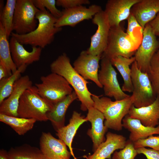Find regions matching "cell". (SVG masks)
Segmentation results:
<instances>
[{
	"label": "cell",
	"instance_id": "obj_17",
	"mask_svg": "<svg viewBox=\"0 0 159 159\" xmlns=\"http://www.w3.org/2000/svg\"><path fill=\"white\" fill-rule=\"evenodd\" d=\"M87 110L85 118L91 123V127L88 130L87 134L93 142L92 150L94 152L105 141V135L108 128L103 123L105 118L100 111L94 107H90Z\"/></svg>",
	"mask_w": 159,
	"mask_h": 159
},
{
	"label": "cell",
	"instance_id": "obj_25",
	"mask_svg": "<svg viewBox=\"0 0 159 159\" xmlns=\"http://www.w3.org/2000/svg\"><path fill=\"white\" fill-rule=\"evenodd\" d=\"M135 60L134 56L127 58L119 56L110 59L112 65L116 67L122 77L124 83L121 89L124 92H132L133 91V87L130 66Z\"/></svg>",
	"mask_w": 159,
	"mask_h": 159
},
{
	"label": "cell",
	"instance_id": "obj_15",
	"mask_svg": "<svg viewBox=\"0 0 159 159\" xmlns=\"http://www.w3.org/2000/svg\"><path fill=\"white\" fill-rule=\"evenodd\" d=\"M40 149L47 159H70L71 154L62 140L49 132H42L39 139Z\"/></svg>",
	"mask_w": 159,
	"mask_h": 159
},
{
	"label": "cell",
	"instance_id": "obj_7",
	"mask_svg": "<svg viewBox=\"0 0 159 159\" xmlns=\"http://www.w3.org/2000/svg\"><path fill=\"white\" fill-rule=\"evenodd\" d=\"M41 82L35 84L42 97L55 104L63 99L73 91V88L62 76L51 72L40 77Z\"/></svg>",
	"mask_w": 159,
	"mask_h": 159
},
{
	"label": "cell",
	"instance_id": "obj_39",
	"mask_svg": "<svg viewBox=\"0 0 159 159\" xmlns=\"http://www.w3.org/2000/svg\"><path fill=\"white\" fill-rule=\"evenodd\" d=\"M0 159H9L7 154V151L2 149L0 150Z\"/></svg>",
	"mask_w": 159,
	"mask_h": 159
},
{
	"label": "cell",
	"instance_id": "obj_23",
	"mask_svg": "<svg viewBox=\"0 0 159 159\" xmlns=\"http://www.w3.org/2000/svg\"><path fill=\"white\" fill-rule=\"evenodd\" d=\"M85 117L82 116L78 112L74 111L69 124L60 128L56 131V135L63 140L69 148L72 155L76 159L73 151L72 144L73 139L80 127L87 122Z\"/></svg>",
	"mask_w": 159,
	"mask_h": 159
},
{
	"label": "cell",
	"instance_id": "obj_16",
	"mask_svg": "<svg viewBox=\"0 0 159 159\" xmlns=\"http://www.w3.org/2000/svg\"><path fill=\"white\" fill-rule=\"evenodd\" d=\"M140 0H109L104 11L110 27L119 26L122 21L127 19L132 7Z\"/></svg>",
	"mask_w": 159,
	"mask_h": 159
},
{
	"label": "cell",
	"instance_id": "obj_2",
	"mask_svg": "<svg viewBox=\"0 0 159 159\" xmlns=\"http://www.w3.org/2000/svg\"><path fill=\"white\" fill-rule=\"evenodd\" d=\"M36 18L39 23L34 30L23 35L12 32L11 36L23 45H29L32 47H39L43 49L53 42L55 35L61 31L62 28L55 26L57 19L46 9L38 12Z\"/></svg>",
	"mask_w": 159,
	"mask_h": 159
},
{
	"label": "cell",
	"instance_id": "obj_31",
	"mask_svg": "<svg viewBox=\"0 0 159 159\" xmlns=\"http://www.w3.org/2000/svg\"><path fill=\"white\" fill-rule=\"evenodd\" d=\"M138 154L133 143L128 140L123 149L119 151L114 152L112 159H135Z\"/></svg>",
	"mask_w": 159,
	"mask_h": 159
},
{
	"label": "cell",
	"instance_id": "obj_26",
	"mask_svg": "<svg viewBox=\"0 0 159 159\" xmlns=\"http://www.w3.org/2000/svg\"><path fill=\"white\" fill-rule=\"evenodd\" d=\"M8 39L5 29L0 23V64L6 67L11 75L17 68L12 58Z\"/></svg>",
	"mask_w": 159,
	"mask_h": 159
},
{
	"label": "cell",
	"instance_id": "obj_30",
	"mask_svg": "<svg viewBox=\"0 0 159 159\" xmlns=\"http://www.w3.org/2000/svg\"><path fill=\"white\" fill-rule=\"evenodd\" d=\"M27 66L23 65L11 76L0 80V104L9 96L15 82L21 77V74L25 71Z\"/></svg>",
	"mask_w": 159,
	"mask_h": 159
},
{
	"label": "cell",
	"instance_id": "obj_36",
	"mask_svg": "<svg viewBox=\"0 0 159 159\" xmlns=\"http://www.w3.org/2000/svg\"><path fill=\"white\" fill-rule=\"evenodd\" d=\"M138 154L144 155L147 159H159V150L142 147L136 149Z\"/></svg>",
	"mask_w": 159,
	"mask_h": 159
},
{
	"label": "cell",
	"instance_id": "obj_11",
	"mask_svg": "<svg viewBox=\"0 0 159 159\" xmlns=\"http://www.w3.org/2000/svg\"><path fill=\"white\" fill-rule=\"evenodd\" d=\"M92 22L97 26V29L91 37L90 45L87 51L93 55L102 56L107 46L110 29L104 11L96 14L92 19Z\"/></svg>",
	"mask_w": 159,
	"mask_h": 159
},
{
	"label": "cell",
	"instance_id": "obj_9",
	"mask_svg": "<svg viewBox=\"0 0 159 159\" xmlns=\"http://www.w3.org/2000/svg\"><path fill=\"white\" fill-rule=\"evenodd\" d=\"M113 66L110 59L101 57L98 79L103 88L105 95L113 97L115 100L129 97L130 95L125 93L121 88L117 79V73Z\"/></svg>",
	"mask_w": 159,
	"mask_h": 159
},
{
	"label": "cell",
	"instance_id": "obj_5",
	"mask_svg": "<svg viewBox=\"0 0 159 159\" xmlns=\"http://www.w3.org/2000/svg\"><path fill=\"white\" fill-rule=\"evenodd\" d=\"M137 44L124 32L120 24L110 27L107 46L101 57L110 60L119 56L131 57L135 55L138 47Z\"/></svg>",
	"mask_w": 159,
	"mask_h": 159
},
{
	"label": "cell",
	"instance_id": "obj_6",
	"mask_svg": "<svg viewBox=\"0 0 159 159\" xmlns=\"http://www.w3.org/2000/svg\"><path fill=\"white\" fill-rule=\"evenodd\" d=\"M131 77L133 87V105L136 108L149 105L156 99L155 94L147 73L141 71L135 61L131 65Z\"/></svg>",
	"mask_w": 159,
	"mask_h": 159
},
{
	"label": "cell",
	"instance_id": "obj_35",
	"mask_svg": "<svg viewBox=\"0 0 159 159\" xmlns=\"http://www.w3.org/2000/svg\"><path fill=\"white\" fill-rule=\"evenodd\" d=\"M127 20L128 25L126 32L134 40L137 42V39L133 35V32L135 28L141 27L132 13H130Z\"/></svg>",
	"mask_w": 159,
	"mask_h": 159
},
{
	"label": "cell",
	"instance_id": "obj_22",
	"mask_svg": "<svg viewBox=\"0 0 159 159\" xmlns=\"http://www.w3.org/2000/svg\"><path fill=\"white\" fill-rule=\"evenodd\" d=\"M122 124L123 127L130 132L129 140L133 143L154 134L159 135V124L154 127L145 126L140 120L130 117L128 114L123 119Z\"/></svg>",
	"mask_w": 159,
	"mask_h": 159
},
{
	"label": "cell",
	"instance_id": "obj_3",
	"mask_svg": "<svg viewBox=\"0 0 159 159\" xmlns=\"http://www.w3.org/2000/svg\"><path fill=\"white\" fill-rule=\"evenodd\" d=\"M92 98L94 102V107L104 115L105 120L104 125L108 128L120 131L123 126L122 120L128 114L133 104V99L131 95L120 100L112 101L106 97H100L92 94Z\"/></svg>",
	"mask_w": 159,
	"mask_h": 159
},
{
	"label": "cell",
	"instance_id": "obj_10",
	"mask_svg": "<svg viewBox=\"0 0 159 159\" xmlns=\"http://www.w3.org/2000/svg\"><path fill=\"white\" fill-rule=\"evenodd\" d=\"M143 33L141 44L137 49L134 56L139 69L142 72L148 73L151 59L159 49V40L149 23L145 26Z\"/></svg>",
	"mask_w": 159,
	"mask_h": 159
},
{
	"label": "cell",
	"instance_id": "obj_19",
	"mask_svg": "<svg viewBox=\"0 0 159 159\" xmlns=\"http://www.w3.org/2000/svg\"><path fill=\"white\" fill-rule=\"evenodd\" d=\"M126 138L123 136L108 132L105 141L102 143L91 155L85 156L86 159H111V155L118 149H123L126 145Z\"/></svg>",
	"mask_w": 159,
	"mask_h": 159
},
{
	"label": "cell",
	"instance_id": "obj_14",
	"mask_svg": "<svg viewBox=\"0 0 159 159\" xmlns=\"http://www.w3.org/2000/svg\"><path fill=\"white\" fill-rule=\"evenodd\" d=\"M32 86V82L27 75L21 76L15 82L9 96L0 104V114L18 117L17 110L20 98L27 89Z\"/></svg>",
	"mask_w": 159,
	"mask_h": 159
},
{
	"label": "cell",
	"instance_id": "obj_28",
	"mask_svg": "<svg viewBox=\"0 0 159 159\" xmlns=\"http://www.w3.org/2000/svg\"><path fill=\"white\" fill-rule=\"evenodd\" d=\"M0 121L9 126L19 135H23L32 130L37 121L34 119L7 116L0 114Z\"/></svg>",
	"mask_w": 159,
	"mask_h": 159
},
{
	"label": "cell",
	"instance_id": "obj_37",
	"mask_svg": "<svg viewBox=\"0 0 159 159\" xmlns=\"http://www.w3.org/2000/svg\"><path fill=\"white\" fill-rule=\"evenodd\" d=\"M148 23L154 34L159 37V12L155 18Z\"/></svg>",
	"mask_w": 159,
	"mask_h": 159
},
{
	"label": "cell",
	"instance_id": "obj_32",
	"mask_svg": "<svg viewBox=\"0 0 159 159\" xmlns=\"http://www.w3.org/2000/svg\"><path fill=\"white\" fill-rule=\"evenodd\" d=\"M35 6L40 10L47 9L50 13L57 19L61 17L62 11L56 7V1L55 0H33Z\"/></svg>",
	"mask_w": 159,
	"mask_h": 159
},
{
	"label": "cell",
	"instance_id": "obj_8",
	"mask_svg": "<svg viewBox=\"0 0 159 159\" xmlns=\"http://www.w3.org/2000/svg\"><path fill=\"white\" fill-rule=\"evenodd\" d=\"M40 10L33 0H16L13 20V31L23 35L34 30L37 25L36 15Z\"/></svg>",
	"mask_w": 159,
	"mask_h": 159
},
{
	"label": "cell",
	"instance_id": "obj_13",
	"mask_svg": "<svg viewBox=\"0 0 159 159\" xmlns=\"http://www.w3.org/2000/svg\"><path fill=\"white\" fill-rule=\"evenodd\" d=\"M102 56H95L82 51L73 63L74 69L85 80L93 82L99 87H103L98 79L99 62Z\"/></svg>",
	"mask_w": 159,
	"mask_h": 159
},
{
	"label": "cell",
	"instance_id": "obj_38",
	"mask_svg": "<svg viewBox=\"0 0 159 159\" xmlns=\"http://www.w3.org/2000/svg\"><path fill=\"white\" fill-rule=\"evenodd\" d=\"M11 76L7 69L3 65L0 64V80Z\"/></svg>",
	"mask_w": 159,
	"mask_h": 159
},
{
	"label": "cell",
	"instance_id": "obj_21",
	"mask_svg": "<svg viewBox=\"0 0 159 159\" xmlns=\"http://www.w3.org/2000/svg\"><path fill=\"white\" fill-rule=\"evenodd\" d=\"M159 12V0H140L132 6L131 13L143 29Z\"/></svg>",
	"mask_w": 159,
	"mask_h": 159
},
{
	"label": "cell",
	"instance_id": "obj_20",
	"mask_svg": "<svg viewBox=\"0 0 159 159\" xmlns=\"http://www.w3.org/2000/svg\"><path fill=\"white\" fill-rule=\"evenodd\" d=\"M128 115L139 120L145 126L156 127L159 124V95H157L153 102L149 105L136 108L132 105Z\"/></svg>",
	"mask_w": 159,
	"mask_h": 159
},
{
	"label": "cell",
	"instance_id": "obj_34",
	"mask_svg": "<svg viewBox=\"0 0 159 159\" xmlns=\"http://www.w3.org/2000/svg\"><path fill=\"white\" fill-rule=\"evenodd\" d=\"M90 1L89 0H57L56 5L64 9L73 8L83 5L89 4Z\"/></svg>",
	"mask_w": 159,
	"mask_h": 159
},
{
	"label": "cell",
	"instance_id": "obj_4",
	"mask_svg": "<svg viewBox=\"0 0 159 159\" xmlns=\"http://www.w3.org/2000/svg\"><path fill=\"white\" fill-rule=\"evenodd\" d=\"M54 104L42 97L35 86L26 89L21 95L17 110L18 117L34 119L36 121L48 120L47 114Z\"/></svg>",
	"mask_w": 159,
	"mask_h": 159
},
{
	"label": "cell",
	"instance_id": "obj_27",
	"mask_svg": "<svg viewBox=\"0 0 159 159\" xmlns=\"http://www.w3.org/2000/svg\"><path fill=\"white\" fill-rule=\"evenodd\" d=\"M7 154L9 159H47L40 149L26 144L11 148Z\"/></svg>",
	"mask_w": 159,
	"mask_h": 159
},
{
	"label": "cell",
	"instance_id": "obj_18",
	"mask_svg": "<svg viewBox=\"0 0 159 159\" xmlns=\"http://www.w3.org/2000/svg\"><path fill=\"white\" fill-rule=\"evenodd\" d=\"M9 45L12 58L17 68L23 65L28 66L40 59L42 49L39 47H32V51H28L12 36L10 39Z\"/></svg>",
	"mask_w": 159,
	"mask_h": 159
},
{
	"label": "cell",
	"instance_id": "obj_33",
	"mask_svg": "<svg viewBox=\"0 0 159 159\" xmlns=\"http://www.w3.org/2000/svg\"><path fill=\"white\" fill-rule=\"evenodd\" d=\"M134 147L138 148L148 147L159 150V136L150 135L147 138L140 139L133 143Z\"/></svg>",
	"mask_w": 159,
	"mask_h": 159
},
{
	"label": "cell",
	"instance_id": "obj_40",
	"mask_svg": "<svg viewBox=\"0 0 159 159\" xmlns=\"http://www.w3.org/2000/svg\"><path fill=\"white\" fill-rule=\"evenodd\" d=\"M159 40V39H158Z\"/></svg>",
	"mask_w": 159,
	"mask_h": 159
},
{
	"label": "cell",
	"instance_id": "obj_12",
	"mask_svg": "<svg viewBox=\"0 0 159 159\" xmlns=\"http://www.w3.org/2000/svg\"><path fill=\"white\" fill-rule=\"evenodd\" d=\"M102 10L100 6L96 4L92 5L88 7L81 5L63 9L62 15L57 19L55 26L57 28L64 26L73 27L84 20L92 19L96 14Z\"/></svg>",
	"mask_w": 159,
	"mask_h": 159
},
{
	"label": "cell",
	"instance_id": "obj_1",
	"mask_svg": "<svg viewBox=\"0 0 159 159\" xmlns=\"http://www.w3.org/2000/svg\"><path fill=\"white\" fill-rule=\"evenodd\" d=\"M52 73L63 77L74 89L81 102L80 109L85 111L94 107L92 95L88 90V82L80 74L71 64L69 58L65 53L59 56L50 65Z\"/></svg>",
	"mask_w": 159,
	"mask_h": 159
},
{
	"label": "cell",
	"instance_id": "obj_24",
	"mask_svg": "<svg viewBox=\"0 0 159 159\" xmlns=\"http://www.w3.org/2000/svg\"><path fill=\"white\" fill-rule=\"evenodd\" d=\"M77 99V95L73 90L63 99L54 104L53 108L47 114V118L56 131L65 126L67 110L70 104Z\"/></svg>",
	"mask_w": 159,
	"mask_h": 159
},
{
	"label": "cell",
	"instance_id": "obj_29",
	"mask_svg": "<svg viewBox=\"0 0 159 159\" xmlns=\"http://www.w3.org/2000/svg\"><path fill=\"white\" fill-rule=\"evenodd\" d=\"M16 0H7L4 7L0 8V23L4 27L7 38L13 31V20Z\"/></svg>",
	"mask_w": 159,
	"mask_h": 159
}]
</instances>
